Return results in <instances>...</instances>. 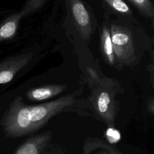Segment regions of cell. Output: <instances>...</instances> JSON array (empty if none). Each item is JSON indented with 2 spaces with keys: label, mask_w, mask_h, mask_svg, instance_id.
Instances as JSON below:
<instances>
[{
  "label": "cell",
  "mask_w": 154,
  "mask_h": 154,
  "mask_svg": "<svg viewBox=\"0 0 154 154\" xmlns=\"http://www.w3.org/2000/svg\"><path fill=\"white\" fill-rule=\"evenodd\" d=\"M70 5L75 23L82 37L87 39L91 33L90 15L81 0H70Z\"/></svg>",
  "instance_id": "obj_5"
},
{
  "label": "cell",
  "mask_w": 154,
  "mask_h": 154,
  "mask_svg": "<svg viewBox=\"0 0 154 154\" xmlns=\"http://www.w3.org/2000/svg\"><path fill=\"white\" fill-rule=\"evenodd\" d=\"M83 144L93 152L96 150L103 149L106 151L107 154H123L116 145L97 137H88L85 139Z\"/></svg>",
  "instance_id": "obj_8"
},
{
  "label": "cell",
  "mask_w": 154,
  "mask_h": 154,
  "mask_svg": "<svg viewBox=\"0 0 154 154\" xmlns=\"http://www.w3.org/2000/svg\"><path fill=\"white\" fill-rule=\"evenodd\" d=\"M105 2L115 11L121 13L130 14L131 10L129 6L123 0H104Z\"/></svg>",
  "instance_id": "obj_11"
},
{
  "label": "cell",
  "mask_w": 154,
  "mask_h": 154,
  "mask_svg": "<svg viewBox=\"0 0 154 154\" xmlns=\"http://www.w3.org/2000/svg\"><path fill=\"white\" fill-rule=\"evenodd\" d=\"M45 0H29L25 8L13 19L5 22L0 27V38H7L13 36L16 32L19 20L21 17L37 10L41 7Z\"/></svg>",
  "instance_id": "obj_6"
},
{
  "label": "cell",
  "mask_w": 154,
  "mask_h": 154,
  "mask_svg": "<svg viewBox=\"0 0 154 154\" xmlns=\"http://www.w3.org/2000/svg\"><path fill=\"white\" fill-rule=\"evenodd\" d=\"M92 153H93V152L91 149H90L86 146L83 144V146H82V154H91Z\"/></svg>",
  "instance_id": "obj_13"
},
{
  "label": "cell",
  "mask_w": 154,
  "mask_h": 154,
  "mask_svg": "<svg viewBox=\"0 0 154 154\" xmlns=\"http://www.w3.org/2000/svg\"><path fill=\"white\" fill-rule=\"evenodd\" d=\"M67 88L64 84H50L36 87L26 93L28 99L35 102L45 101L63 93Z\"/></svg>",
  "instance_id": "obj_7"
},
{
  "label": "cell",
  "mask_w": 154,
  "mask_h": 154,
  "mask_svg": "<svg viewBox=\"0 0 154 154\" xmlns=\"http://www.w3.org/2000/svg\"><path fill=\"white\" fill-rule=\"evenodd\" d=\"M14 154H66V149L54 141L51 131L47 130L28 138Z\"/></svg>",
  "instance_id": "obj_3"
},
{
  "label": "cell",
  "mask_w": 154,
  "mask_h": 154,
  "mask_svg": "<svg viewBox=\"0 0 154 154\" xmlns=\"http://www.w3.org/2000/svg\"><path fill=\"white\" fill-rule=\"evenodd\" d=\"M146 109L151 115H154V98L153 96L149 97L147 100Z\"/></svg>",
  "instance_id": "obj_12"
},
{
  "label": "cell",
  "mask_w": 154,
  "mask_h": 154,
  "mask_svg": "<svg viewBox=\"0 0 154 154\" xmlns=\"http://www.w3.org/2000/svg\"><path fill=\"white\" fill-rule=\"evenodd\" d=\"M86 82L90 95L87 98L93 115V119L112 128L120 111L118 96L124 92L116 80L100 75L91 67L86 68Z\"/></svg>",
  "instance_id": "obj_2"
},
{
  "label": "cell",
  "mask_w": 154,
  "mask_h": 154,
  "mask_svg": "<svg viewBox=\"0 0 154 154\" xmlns=\"http://www.w3.org/2000/svg\"><path fill=\"white\" fill-rule=\"evenodd\" d=\"M93 154H107V152L106 150L101 149V150H97V151Z\"/></svg>",
  "instance_id": "obj_14"
},
{
  "label": "cell",
  "mask_w": 154,
  "mask_h": 154,
  "mask_svg": "<svg viewBox=\"0 0 154 154\" xmlns=\"http://www.w3.org/2000/svg\"><path fill=\"white\" fill-rule=\"evenodd\" d=\"M110 34L116 60L129 64L135 58V48L130 32L123 26L112 24Z\"/></svg>",
  "instance_id": "obj_4"
},
{
  "label": "cell",
  "mask_w": 154,
  "mask_h": 154,
  "mask_svg": "<svg viewBox=\"0 0 154 154\" xmlns=\"http://www.w3.org/2000/svg\"><path fill=\"white\" fill-rule=\"evenodd\" d=\"M145 16L153 17L154 9L151 0H129Z\"/></svg>",
  "instance_id": "obj_10"
},
{
  "label": "cell",
  "mask_w": 154,
  "mask_h": 154,
  "mask_svg": "<svg viewBox=\"0 0 154 154\" xmlns=\"http://www.w3.org/2000/svg\"><path fill=\"white\" fill-rule=\"evenodd\" d=\"M82 89V86L58 99L35 105H27L20 96L16 97L23 119V135L37 131L52 118L63 112H74L79 116L93 119L87 99L79 97Z\"/></svg>",
  "instance_id": "obj_1"
},
{
  "label": "cell",
  "mask_w": 154,
  "mask_h": 154,
  "mask_svg": "<svg viewBox=\"0 0 154 154\" xmlns=\"http://www.w3.org/2000/svg\"><path fill=\"white\" fill-rule=\"evenodd\" d=\"M101 49L108 63L110 65H114L116 57L112 48L110 31L106 26H103L102 31Z\"/></svg>",
  "instance_id": "obj_9"
}]
</instances>
